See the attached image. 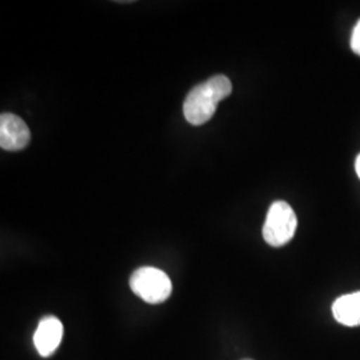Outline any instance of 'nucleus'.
Returning <instances> with one entry per match:
<instances>
[{
	"label": "nucleus",
	"mask_w": 360,
	"mask_h": 360,
	"mask_svg": "<svg viewBox=\"0 0 360 360\" xmlns=\"http://www.w3.org/2000/svg\"><path fill=\"white\" fill-rule=\"evenodd\" d=\"M231 92V80L224 75H215L198 84L188 92L183 104L186 120L193 126L205 124L217 112L218 104Z\"/></svg>",
	"instance_id": "1"
},
{
	"label": "nucleus",
	"mask_w": 360,
	"mask_h": 360,
	"mask_svg": "<svg viewBox=\"0 0 360 360\" xmlns=\"http://www.w3.org/2000/svg\"><path fill=\"white\" fill-rule=\"evenodd\" d=\"M297 229V218L294 208L284 200L271 205L263 226V238L272 247L287 245Z\"/></svg>",
	"instance_id": "2"
},
{
	"label": "nucleus",
	"mask_w": 360,
	"mask_h": 360,
	"mask_svg": "<svg viewBox=\"0 0 360 360\" xmlns=\"http://www.w3.org/2000/svg\"><path fill=\"white\" fill-rule=\"evenodd\" d=\"M129 287L135 295L150 304L166 302L172 292V283L167 274L155 267L134 271L129 278Z\"/></svg>",
	"instance_id": "3"
},
{
	"label": "nucleus",
	"mask_w": 360,
	"mask_h": 360,
	"mask_svg": "<svg viewBox=\"0 0 360 360\" xmlns=\"http://www.w3.org/2000/svg\"><path fill=\"white\" fill-rule=\"evenodd\" d=\"M31 141L30 129L25 120L10 112L0 116V146L6 151H20Z\"/></svg>",
	"instance_id": "4"
},
{
	"label": "nucleus",
	"mask_w": 360,
	"mask_h": 360,
	"mask_svg": "<svg viewBox=\"0 0 360 360\" xmlns=\"http://www.w3.org/2000/svg\"><path fill=\"white\" fill-rule=\"evenodd\" d=\"M63 338V324L52 316H44L38 324V328L34 335V343L38 349L39 355L49 358L58 349Z\"/></svg>",
	"instance_id": "5"
},
{
	"label": "nucleus",
	"mask_w": 360,
	"mask_h": 360,
	"mask_svg": "<svg viewBox=\"0 0 360 360\" xmlns=\"http://www.w3.org/2000/svg\"><path fill=\"white\" fill-rule=\"evenodd\" d=\"M333 314L335 321L343 326H360V291L338 297L333 304Z\"/></svg>",
	"instance_id": "6"
},
{
	"label": "nucleus",
	"mask_w": 360,
	"mask_h": 360,
	"mask_svg": "<svg viewBox=\"0 0 360 360\" xmlns=\"http://www.w3.org/2000/svg\"><path fill=\"white\" fill-rule=\"evenodd\" d=\"M351 50L360 56V20L354 27L351 35Z\"/></svg>",
	"instance_id": "7"
},
{
	"label": "nucleus",
	"mask_w": 360,
	"mask_h": 360,
	"mask_svg": "<svg viewBox=\"0 0 360 360\" xmlns=\"http://www.w3.org/2000/svg\"><path fill=\"white\" fill-rule=\"evenodd\" d=\"M355 171H356V174H358L360 179V155H358V158L355 160Z\"/></svg>",
	"instance_id": "8"
},
{
	"label": "nucleus",
	"mask_w": 360,
	"mask_h": 360,
	"mask_svg": "<svg viewBox=\"0 0 360 360\" xmlns=\"http://www.w3.org/2000/svg\"><path fill=\"white\" fill-rule=\"evenodd\" d=\"M245 360H252V359H245Z\"/></svg>",
	"instance_id": "9"
}]
</instances>
